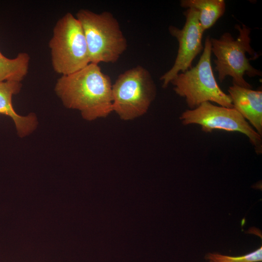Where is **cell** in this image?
I'll use <instances>...</instances> for the list:
<instances>
[{
	"mask_svg": "<svg viewBox=\"0 0 262 262\" xmlns=\"http://www.w3.org/2000/svg\"><path fill=\"white\" fill-rule=\"evenodd\" d=\"M112 83L98 65L90 63L69 75L61 76L54 91L67 108L79 111L89 121L113 112Z\"/></svg>",
	"mask_w": 262,
	"mask_h": 262,
	"instance_id": "6da1fadb",
	"label": "cell"
},
{
	"mask_svg": "<svg viewBox=\"0 0 262 262\" xmlns=\"http://www.w3.org/2000/svg\"><path fill=\"white\" fill-rule=\"evenodd\" d=\"M84 34L90 63H115L127 48L117 20L107 11L96 13L80 9L76 14Z\"/></svg>",
	"mask_w": 262,
	"mask_h": 262,
	"instance_id": "7a4b0ae2",
	"label": "cell"
},
{
	"mask_svg": "<svg viewBox=\"0 0 262 262\" xmlns=\"http://www.w3.org/2000/svg\"><path fill=\"white\" fill-rule=\"evenodd\" d=\"M239 35L235 39L229 33H224L219 38H211V51L215 55V69L218 72V80L222 82L227 76L232 79L233 84L251 88L245 80L247 75L250 77L261 76L262 72L251 66L246 54L256 59L258 55L250 46L251 29L243 24H236Z\"/></svg>",
	"mask_w": 262,
	"mask_h": 262,
	"instance_id": "3957f363",
	"label": "cell"
},
{
	"mask_svg": "<svg viewBox=\"0 0 262 262\" xmlns=\"http://www.w3.org/2000/svg\"><path fill=\"white\" fill-rule=\"evenodd\" d=\"M211 37L208 36L202 54L196 66L179 73L170 82L175 92L185 99L190 109L206 101L233 108L230 96L221 90L214 77L211 65Z\"/></svg>",
	"mask_w": 262,
	"mask_h": 262,
	"instance_id": "277c9868",
	"label": "cell"
},
{
	"mask_svg": "<svg viewBox=\"0 0 262 262\" xmlns=\"http://www.w3.org/2000/svg\"><path fill=\"white\" fill-rule=\"evenodd\" d=\"M49 47L53 69L61 76L73 73L90 63L81 24L70 13L56 22Z\"/></svg>",
	"mask_w": 262,
	"mask_h": 262,
	"instance_id": "5b68a950",
	"label": "cell"
},
{
	"mask_svg": "<svg viewBox=\"0 0 262 262\" xmlns=\"http://www.w3.org/2000/svg\"><path fill=\"white\" fill-rule=\"evenodd\" d=\"M156 95L150 72L137 66L120 74L112 84L113 112L124 120L135 119L146 113Z\"/></svg>",
	"mask_w": 262,
	"mask_h": 262,
	"instance_id": "8992f818",
	"label": "cell"
},
{
	"mask_svg": "<svg viewBox=\"0 0 262 262\" xmlns=\"http://www.w3.org/2000/svg\"><path fill=\"white\" fill-rule=\"evenodd\" d=\"M180 119L184 125H200L206 132L219 130L242 133L249 138L257 154L262 152V136L234 108L218 106L206 101L194 109L186 110Z\"/></svg>",
	"mask_w": 262,
	"mask_h": 262,
	"instance_id": "52a82bcc",
	"label": "cell"
},
{
	"mask_svg": "<svg viewBox=\"0 0 262 262\" xmlns=\"http://www.w3.org/2000/svg\"><path fill=\"white\" fill-rule=\"evenodd\" d=\"M184 15L185 22L181 29L172 25L168 28L170 34L177 39L179 48L173 66L160 78L163 88H166L179 73L192 68L194 59L204 48L202 39L204 31L198 21V12L190 8Z\"/></svg>",
	"mask_w": 262,
	"mask_h": 262,
	"instance_id": "ba28073f",
	"label": "cell"
},
{
	"mask_svg": "<svg viewBox=\"0 0 262 262\" xmlns=\"http://www.w3.org/2000/svg\"><path fill=\"white\" fill-rule=\"evenodd\" d=\"M233 108L262 135V91L233 84L228 89Z\"/></svg>",
	"mask_w": 262,
	"mask_h": 262,
	"instance_id": "9c48e42d",
	"label": "cell"
},
{
	"mask_svg": "<svg viewBox=\"0 0 262 262\" xmlns=\"http://www.w3.org/2000/svg\"><path fill=\"white\" fill-rule=\"evenodd\" d=\"M22 88L21 82L7 81L0 82V114L10 117L14 122L18 135L23 137L32 133L37 126L35 115L26 116L17 114L12 105V97Z\"/></svg>",
	"mask_w": 262,
	"mask_h": 262,
	"instance_id": "30bf717a",
	"label": "cell"
},
{
	"mask_svg": "<svg viewBox=\"0 0 262 262\" xmlns=\"http://www.w3.org/2000/svg\"><path fill=\"white\" fill-rule=\"evenodd\" d=\"M180 5L198 12V21L204 31L212 27L226 10L224 0H181Z\"/></svg>",
	"mask_w": 262,
	"mask_h": 262,
	"instance_id": "8fae6325",
	"label": "cell"
},
{
	"mask_svg": "<svg viewBox=\"0 0 262 262\" xmlns=\"http://www.w3.org/2000/svg\"><path fill=\"white\" fill-rule=\"evenodd\" d=\"M30 62V56L26 52H20L15 58L10 59L0 51V82H21L28 73Z\"/></svg>",
	"mask_w": 262,
	"mask_h": 262,
	"instance_id": "7c38bea8",
	"label": "cell"
},
{
	"mask_svg": "<svg viewBox=\"0 0 262 262\" xmlns=\"http://www.w3.org/2000/svg\"><path fill=\"white\" fill-rule=\"evenodd\" d=\"M206 258L214 262H260L262 261V247L261 246L249 254L239 256L209 253L206 255Z\"/></svg>",
	"mask_w": 262,
	"mask_h": 262,
	"instance_id": "4fadbf2b",
	"label": "cell"
},
{
	"mask_svg": "<svg viewBox=\"0 0 262 262\" xmlns=\"http://www.w3.org/2000/svg\"><path fill=\"white\" fill-rule=\"evenodd\" d=\"M209 262H214L209 261Z\"/></svg>",
	"mask_w": 262,
	"mask_h": 262,
	"instance_id": "5bb4252c",
	"label": "cell"
}]
</instances>
